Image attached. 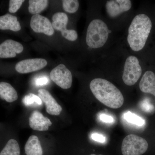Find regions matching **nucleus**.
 Here are the masks:
<instances>
[{"instance_id":"nucleus-14","label":"nucleus","mask_w":155,"mask_h":155,"mask_svg":"<svg viewBox=\"0 0 155 155\" xmlns=\"http://www.w3.org/2000/svg\"><path fill=\"white\" fill-rule=\"evenodd\" d=\"M140 90L145 93L150 94L155 97V74L151 71L145 72L139 84Z\"/></svg>"},{"instance_id":"nucleus-5","label":"nucleus","mask_w":155,"mask_h":155,"mask_svg":"<svg viewBox=\"0 0 155 155\" xmlns=\"http://www.w3.org/2000/svg\"><path fill=\"white\" fill-rule=\"evenodd\" d=\"M142 74V68L138 59L130 56L126 59L124 65L122 79L125 84L132 86L137 82Z\"/></svg>"},{"instance_id":"nucleus-20","label":"nucleus","mask_w":155,"mask_h":155,"mask_svg":"<svg viewBox=\"0 0 155 155\" xmlns=\"http://www.w3.org/2000/svg\"><path fill=\"white\" fill-rule=\"evenodd\" d=\"M123 117L127 122L137 126H143L145 123L144 119L131 112H126L124 114Z\"/></svg>"},{"instance_id":"nucleus-23","label":"nucleus","mask_w":155,"mask_h":155,"mask_svg":"<svg viewBox=\"0 0 155 155\" xmlns=\"http://www.w3.org/2000/svg\"><path fill=\"white\" fill-rule=\"evenodd\" d=\"M24 2H25L24 0H10L9 2V12L11 13L17 12Z\"/></svg>"},{"instance_id":"nucleus-4","label":"nucleus","mask_w":155,"mask_h":155,"mask_svg":"<svg viewBox=\"0 0 155 155\" xmlns=\"http://www.w3.org/2000/svg\"><path fill=\"white\" fill-rule=\"evenodd\" d=\"M148 148V143L145 139L131 134L123 140L121 150L123 155H141L147 151Z\"/></svg>"},{"instance_id":"nucleus-11","label":"nucleus","mask_w":155,"mask_h":155,"mask_svg":"<svg viewBox=\"0 0 155 155\" xmlns=\"http://www.w3.org/2000/svg\"><path fill=\"white\" fill-rule=\"evenodd\" d=\"M38 96L42 102L44 103L46 110L48 114L54 116H59L62 111V108L55 99L53 97L49 92L44 89L38 91Z\"/></svg>"},{"instance_id":"nucleus-27","label":"nucleus","mask_w":155,"mask_h":155,"mask_svg":"<svg viewBox=\"0 0 155 155\" xmlns=\"http://www.w3.org/2000/svg\"><path fill=\"white\" fill-rule=\"evenodd\" d=\"M141 107L142 110L146 112H151L154 109L153 106L150 104L149 103H143V104L141 105Z\"/></svg>"},{"instance_id":"nucleus-3","label":"nucleus","mask_w":155,"mask_h":155,"mask_svg":"<svg viewBox=\"0 0 155 155\" xmlns=\"http://www.w3.org/2000/svg\"><path fill=\"white\" fill-rule=\"evenodd\" d=\"M110 31L102 20L95 19L90 23L87 31L86 42L89 47L97 49L105 44Z\"/></svg>"},{"instance_id":"nucleus-15","label":"nucleus","mask_w":155,"mask_h":155,"mask_svg":"<svg viewBox=\"0 0 155 155\" xmlns=\"http://www.w3.org/2000/svg\"><path fill=\"white\" fill-rule=\"evenodd\" d=\"M21 28L20 23L15 16L8 14L0 16V30L18 31Z\"/></svg>"},{"instance_id":"nucleus-26","label":"nucleus","mask_w":155,"mask_h":155,"mask_svg":"<svg viewBox=\"0 0 155 155\" xmlns=\"http://www.w3.org/2000/svg\"><path fill=\"white\" fill-rule=\"evenodd\" d=\"M91 137L95 141L99 142L104 143L106 140V138L104 136L98 134H93L91 135Z\"/></svg>"},{"instance_id":"nucleus-25","label":"nucleus","mask_w":155,"mask_h":155,"mask_svg":"<svg viewBox=\"0 0 155 155\" xmlns=\"http://www.w3.org/2000/svg\"><path fill=\"white\" fill-rule=\"evenodd\" d=\"M100 119L101 121L105 123H113L114 122V119L111 116L106 114H102L100 116Z\"/></svg>"},{"instance_id":"nucleus-10","label":"nucleus","mask_w":155,"mask_h":155,"mask_svg":"<svg viewBox=\"0 0 155 155\" xmlns=\"http://www.w3.org/2000/svg\"><path fill=\"white\" fill-rule=\"evenodd\" d=\"M131 6L130 0H111L106 2V11L109 17L116 18L122 13L129 11Z\"/></svg>"},{"instance_id":"nucleus-7","label":"nucleus","mask_w":155,"mask_h":155,"mask_svg":"<svg viewBox=\"0 0 155 155\" xmlns=\"http://www.w3.org/2000/svg\"><path fill=\"white\" fill-rule=\"evenodd\" d=\"M52 23L54 30L61 31L64 38L70 41H75L78 38V34L75 30L67 28L68 17L67 14L62 12H58L53 15Z\"/></svg>"},{"instance_id":"nucleus-24","label":"nucleus","mask_w":155,"mask_h":155,"mask_svg":"<svg viewBox=\"0 0 155 155\" xmlns=\"http://www.w3.org/2000/svg\"><path fill=\"white\" fill-rule=\"evenodd\" d=\"M48 78L45 76H41V77L37 78L35 81V84L37 86L46 85L48 83Z\"/></svg>"},{"instance_id":"nucleus-21","label":"nucleus","mask_w":155,"mask_h":155,"mask_svg":"<svg viewBox=\"0 0 155 155\" xmlns=\"http://www.w3.org/2000/svg\"><path fill=\"white\" fill-rule=\"evenodd\" d=\"M62 3L64 11L70 14L77 12L79 8V2L77 0H63Z\"/></svg>"},{"instance_id":"nucleus-13","label":"nucleus","mask_w":155,"mask_h":155,"mask_svg":"<svg viewBox=\"0 0 155 155\" xmlns=\"http://www.w3.org/2000/svg\"><path fill=\"white\" fill-rule=\"evenodd\" d=\"M52 122L48 117H45L40 112L34 111L29 118V125L33 130L46 131L52 125Z\"/></svg>"},{"instance_id":"nucleus-8","label":"nucleus","mask_w":155,"mask_h":155,"mask_svg":"<svg viewBox=\"0 0 155 155\" xmlns=\"http://www.w3.org/2000/svg\"><path fill=\"white\" fill-rule=\"evenodd\" d=\"M47 64L46 60L42 58L26 59L17 63L15 69L19 73L25 74L40 70L45 67Z\"/></svg>"},{"instance_id":"nucleus-17","label":"nucleus","mask_w":155,"mask_h":155,"mask_svg":"<svg viewBox=\"0 0 155 155\" xmlns=\"http://www.w3.org/2000/svg\"><path fill=\"white\" fill-rule=\"evenodd\" d=\"M26 155H42L43 150L40 141L37 136L31 135L29 137L25 146Z\"/></svg>"},{"instance_id":"nucleus-6","label":"nucleus","mask_w":155,"mask_h":155,"mask_svg":"<svg viewBox=\"0 0 155 155\" xmlns=\"http://www.w3.org/2000/svg\"><path fill=\"white\" fill-rule=\"evenodd\" d=\"M50 78L61 88L67 89L72 86V73L64 64H60L53 69L50 73Z\"/></svg>"},{"instance_id":"nucleus-19","label":"nucleus","mask_w":155,"mask_h":155,"mask_svg":"<svg viewBox=\"0 0 155 155\" xmlns=\"http://www.w3.org/2000/svg\"><path fill=\"white\" fill-rule=\"evenodd\" d=\"M19 145L17 140L11 139L0 153V155H20Z\"/></svg>"},{"instance_id":"nucleus-28","label":"nucleus","mask_w":155,"mask_h":155,"mask_svg":"<svg viewBox=\"0 0 155 155\" xmlns=\"http://www.w3.org/2000/svg\"><path fill=\"white\" fill-rule=\"evenodd\" d=\"M90 155H96V154H92Z\"/></svg>"},{"instance_id":"nucleus-12","label":"nucleus","mask_w":155,"mask_h":155,"mask_svg":"<svg viewBox=\"0 0 155 155\" xmlns=\"http://www.w3.org/2000/svg\"><path fill=\"white\" fill-rule=\"evenodd\" d=\"M24 48L20 43L8 39L0 44V58H9L16 57L17 54L23 51Z\"/></svg>"},{"instance_id":"nucleus-9","label":"nucleus","mask_w":155,"mask_h":155,"mask_svg":"<svg viewBox=\"0 0 155 155\" xmlns=\"http://www.w3.org/2000/svg\"><path fill=\"white\" fill-rule=\"evenodd\" d=\"M31 29L36 33H44L46 35L51 36L54 30L49 19L39 14L34 15L30 20Z\"/></svg>"},{"instance_id":"nucleus-2","label":"nucleus","mask_w":155,"mask_h":155,"mask_svg":"<svg viewBox=\"0 0 155 155\" xmlns=\"http://www.w3.org/2000/svg\"><path fill=\"white\" fill-rule=\"evenodd\" d=\"M152 27L149 17L144 14L136 16L128 28L127 40L134 51L142 50L146 45Z\"/></svg>"},{"instance_id":"nucleus-22","label":"nucleus","mask_w":155,"mask_h":155,"mask_svg":"<svg viewBox=\"0 0 155 155\" xmlns=\"http://www.w3.org/2000/svg\"><path fill=\"white\" fill-rule=\"evenodd\" d=\"M22 103L26 107L30 106L34 104L41 105L42 104V102L40 98L32 93L28 94L24 96L22 100Z\"/></svg>"},{"instance_id":"nucleus-16","label":"nucleus","mask_w":155,"mask_h":155,"mask_svg":"<svg viewBox=\"0 0 155 155\" xmlns=\"http://www.w3.org/2000/svg\"><path fill=\"white\" fill-rule=\"evenodd\" d=\"M0 97L8 102L12 103L17 101L18 94L16 90L10 84L0 82Z\"/></svg>"},{"instance_id":"nucleus-1","label":"nucleus","mask_w":155,"mask_h":155,"mask_svg":"<svg viewBox=\"0 0 155 155\" xmlns=\"http://www.w3.org/2000/svg\"><path fill=\"white\" fill-rule=\"evenodd\" d=\"M90 88L96 98L109 107L118 109L124 104V97L121 91L106 79L95 78L90 84Z\"/></svg>"},{"instance_id":"nucleus-18","label":"nucleus","mask_w":155,"mask_h":155,"mask_svg":"<svg viewBox=\"0 0 155 155\" xmlns=\"http://www.w3.org/2000/svg\"><path fill=\"white\" fill-rule=\"evenodd\" d=\"M28 11L33 15L39 14L47 8L49 1L47 0H29Z\"/></svg>"}]
</instances>
